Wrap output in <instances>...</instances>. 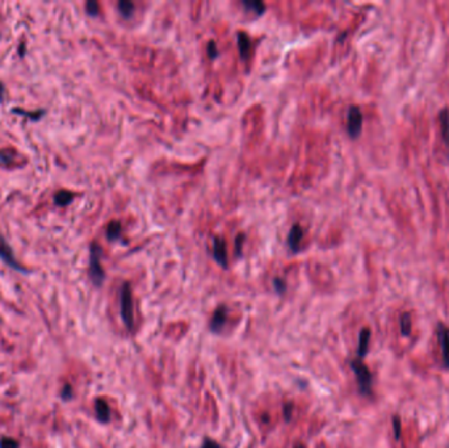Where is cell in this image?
Segmentation results:
<instances>
[{
    "mask_svg": "<svg viewBox=\"0 0 449 448\" xmlns=\"http://www.w3.org/2000/svg\"><path fill=\"white\" fill-rule=\"evenodd\" d=\"M120 234H121V225H120V222L117 221L110 222V224L108 225V227H106V236H108V240L110 241L117 240L120 236Z\"/></svg>",
    "mask_w": 449,
    "mask_h": 448,
    "instance_id": "16",
    "label": "cell"
},
{
    "mask_svg": "<svg viewBox=\"0 0 449 448\" xmlns=\"http://www.w3.org/2000/svg\"><path fill=\"white\" fill-rule=\"evenodd\" d=\"M302 236H303L302 227L299 226V225H294V226L290 229L289 236H288V243H289V247L293 250V251H298L299 250V243L302 241Z\"/></svg>",
    "mask_w": 449,
    "mask_h": 448,
    "instance_id": "11",
    "label": "cell"
},
{
    "mask_svg": "<svg viewBox=\"0 0 449 448\" xmlns=\"http://www.w3.org/2000/svg\"><path fill=\"white\" fill-rule=\"evenodd\" d=\"M213 255L214 259L218 261V265H221L222 267H228V256H226V245H225V241L219 236H215L213 240Z\"/></svg>",
    "mask_w": 449,
    "mask_h": 448,
    "instance_id": "8",
    "label": "cell"
},
{
    "mask_svg": "<svg viewBox=\"0 0 449 448\" xmlns=\"http://www.w3.org/2000/svg\"><path fill=\"white\" fill-rule=\"evenodd\" d=\"M100 259H101V249L99 245L92 243L90 249V277L96 286L101 285L105 279V272L100 263Z\"/></svg>",
    "mask_w": 449,
    "mask_h": 448,
    "instance_id": "2",
    "label": "cell"
},
{
    "mask_svg": "<svg viewBox=\"0 0 449 448\" xmlns=\"http://www.w3.org/2000/svg\"><path fill=\"white\" fill-rule=\"evenodd\" d=\"M399 327H401V333L402 335L407 336L411 333V315L409 313H403L401 315V321H399Z\"/></svg>",
    "mask_w": 449,
    "mask_h": 448,
    "instance_id": "15",
    "label": "cell"
},
{
    "mask_svg": "<svg viewBox=\"0 0 449 448\" xmlns=\"http://www.w3.org/2000/svg\"><path fill=\"white\" fill-rule=\"evenodd\" d=\"M20 444L19 442L13 438H7V436H3V438L0 439V448H19Z\"/></svg>",
    "mask_w": 449,
    "mask_h": 448,
    "instance_id": "19",
    "label": "cell"
},
{
    "mask_svg": "<svg viewBox=\"0 0 449 448\" xmlns=\"http://www.w3.org/2000/svg\"><path fill=\"white\" fill-rule=\"evenodd\" d=\"M95 414L99 422L101 424H109L110 420V408L108 402L104 399L95 400Z\"/></svg>",
    "mask_w": 449,
    "mask_h": 448,
    "instance_id": "9",
    "label": "cell"
},
{
    "mask_svg": "<svg viewBox=\"0 0 449 448\" xmlns=\"http://www.w3.org/2000/svg\"><path fill=\"white\" fill-rule=\"evenodd\" d=\"M369 340H371V330L368 327H364L359 334V346H357V355L360 359H362L368 354Z\"/></svg>",
    "mask_w": 449,
    "mask_h": 448,
    "instance_id": "10",
    "label": "cell"
},
{
    "mask_svg": "<svg viewBox=\"0 0 449 448\" xmlns=\"http://www.w3.org/2000/svg\"><path fill=\"white\" fill-rule=\"evenodd\" d=\"M3 96H4V86L2 84V82H0V101H3Z\"/></svg>",
    "mask_w": 449,
    "mask_h": 448,
    "instance_id": "30",
    "label": "cell"
},
{
    "mask_svg": "<svg viewBox=\"0 0 449 448\" xmlns=\"http://www.w3.org/2000/svg\"><path fill=\"white\" fill-rule=\"evenodd\" d=\"M362 129V113L359 107L352 106L348 109V116H347V131L349 137L357 138L361 133Z\"/></svg>",
    "mask_w": 449,
    "mask_h": 448,
    "instance_id": "4",
    "label": "cell"
},
{
    "mask_svg": "<svg viewBox=\"0 0 449 448\" xmlns=\"http://www.w3.org/2000/svg\"><path fill=\"white\" fill-rule=\"evenodd\" d=\"M13 112L19 113V115H24L25 117H29L31 120H38V118L42 117V115L45 113V111H37V112H25L22 109H13Z\"/></svg>",
    "mask_w": 449,
    "mask_h": 448,
    "instance_id": "20",
    "label": "cell"
},
{
    "mask_svg": "<svg viewBox=\"0 0 449 448\" xmlns=\"http://www.w3.org/2000/svg\"><path fill=\"white\" fill-rule=\"evenodd\" d=\"M133 10H134V4L130 3V2H125V0H122V2H120L119 3L120 13H121L122 16H125V17H129V16L133 13Z\"/></svg>",
    "mask_w": 449,
    "mask_h": 448,
    "instance_id": "18",
    "label": "cell"
},
{
    "mask_svg": "<svg viewBox=\"0 0 449 448\" xmlns=\"http://www.w3.org/2000/svg\"><path fill=\"white\" fill-rule=\"evenodd\" d=\"M238 45H239L240 56L243 58H247L249 54V50H251V40H249L248 36L243 32H239L238 33Z\"/></svg>",
    "mask_w": 449,
    "mask_h": 448,
    "instance_id": "13",
    "label": "cell"
},
{
    "mask_svg": "<svg viewBox=\"0 0 449 448\" xmlns=\"http://www.w3.org/2000/svg\"><path fill=\"white\" fill-rule=\"evenodd\" d=\"M15 159V154H13L12 150L10 149H3L0 150V165L8 166L13 162Z\"/></svg>",
    "mask_w": 449,
    "mask_h": 448,
    "instance_id": "17",
    "label": "cell"
},
{
    "mask_svg": "<svg viewBox=\"0 0 449 448\" xmlns=\"http://www.w3.org/2000/svg\"><path fill=\"white\" fill-rule=\"evenodd\" d=\"M120 314L122 324L129 331L134 329V310H133V295L129 283H124L120 293Z\"/></svg>",
    "mask_w": 449,
    "mask_h": 448,
    "instance_id": "1",
    "label": "cell"
},
{
    "mask_svg": "<svg viewBox=\"0 0 449 448\" xmlns=\"http://www.w3.org/2000/svg\"><path fill=\"white\" fill-rule=\"evenodd\" d=\"M436 335L440 347H441L444 365L449 368V327L444 324H439L436 327Z\"/></svg>",
    "mask_w": 449,
    "mask_h": 448,
    "instance_id": "6",
    "label": "cell"
},
{
    "mask_svg": "<svg viewBox=\"0 0 449 448\" xmlns=\"http://www.w3.org/2000/svg\"><path fill=\"white\" fill-rule=\"evenodd\" d=\"M86 11L90 16H97L99 15V4L96 2H92V0L87 2L86 3Z\"/></svg>",
    "mask_w": 449,
    "mask_h": 448,
    "instance_id": "22",
    "label": "cell"
},
{
    "mask_svg": "<svg viewBox=\"0 0 449 448\" xmlns=\"http://www.w3.org/2000/svg\"><path fill=\"white\" fill-rule=\"evenodd\" d=\"M24 49H25V46H24V44L21 45V49H20L19 47V54L20 56H24Z\"/></svg>",
    "mask_w": 449,
    "mask_h": 448,
    "instance_id": "31",
    "label": "cell"
},
{
    "mask_svg": "<svg viewBox=\"0 0 449 448\" xmlns=\"http://www.w3.org/2000/svg\"><path fill=\"white\" fill-rule=\"evenodd\" d=\"M0 259H2L7 266H10L11 268H13L15 271L22 272V274H26V272H28V270L22 267L19 261H17L15 254H13L12 247L7 243V241L4 240V236L2 235V234H0Z\"/></svg>",
    "mask_w": 449,
    "mask_h": 448,
    "instance_id": "5",
    "label": "cell"
},
{
    "mask_svg": "<svg viewBox=\"0 0 449 448\" xmlns=\"http://www.w3.org/2000/svg\"><path fill=\"white\" fill-rule=\"evenodd\" d=\"M201 448H222V447L218 444V443L215 442V440H213V439L205 438V439H204V442H203V445H201Z\"/></svg>",
    "mask_w": 449,
    "mask_h": 448,
    "instance_id": "26",
    "label": "cell"
},
{
    "mask_svg": "<svg viewBox=\"0 0 449 448\" xmlns=\"http://www.w3.org/2000/svg\"><path fill=\"white\" fill-rule=\"evenodd\" d=\"M61 399L63 401H70L72 399V386L70 384H66L62 388V392H61Z\"/></svg>",
    "mask_w": 449,
    "mask_h": 448,
    "instance_id": "23",
    "label": "cell"
},
{
    "mask_svg": "<svg viewBox=\"0 0 449 448\" xmlns=\"http://www.w3.org/2000/svg\"><path fill=\"white\" fill-rule=\"evenodd\" d=\"M292 409H293V405L292 404H287L284 406L285 420H290V417H292Z\"/></svg>",
    "mask_w": 449,
    "mask_h": 448,
    "instance_id": "27",
    "label": "cell"
},
{
    "mask_svg": "<svg viewBox=\"0 0 449 448\" xmlns=\"http://www.w3.org/2000/svg\"><path fill=\"white\" fill-rule=\"evenodd\" d=\"M208 51H209V56L212 57V58L217 56V46H215V42L210 41L209 46H208Z\"/></svg>",
    "mask_w": 449,
    "mask_h": 448,
    "instance_id": "28",
    "label": "cell"
},
{
    "mask_svg": "<svg viewBox=\"0 0 449 448\" xmlns=\"http://www.w3.org/2000/svg\"><path fill=\"white\" fill-rule=\"evenodd\" d=\"M242 241H243V235H239L237 238V252L238 254H240V247H242Z\"/></svg>",
    "mask_w": 449,
    "mask_h": 448,
    "instance_id": "29",
    "label": "cell"
},
{
    "mask_svg": "<svg viewBox=\"0 0 449 448\" xmlns=\"http://www.w3.org/2000/svg\"><path fill=\"white\" fill-rule=\"evenodd\" d=\"M393 429H394V435H396L397 440L401 439V419H399L398 415H394L393 417Z\"/></svg>",
    "mask_w": 449,
    "mask_h": 448,
    "instance_id": "24",
    "label": "cell"
},
{
    "mask_svg": "<svg viewBox=\"0 0 449 448\" xmlns=\"http://www.w3.org/2000/svg\"><path fill=\"white\" fill-rule=\"evenodd\" d=\"M72 199H74V195H72V192L62 190V191H60V192L55 193V196H54V202H55L58 206H66V205H69L70 202L72 201Z\"/></svg>",
    "mask_w": 449,
    "mask_h": 448,
    "instance_id": "14",
    "label": "cell"
},
{
    "mask_svg": "<svg viewBox=\"0 0 449 448\" xmlns=\"http://www.w3.org/2000/svg\"><path fill=\"white\" fill-rule=\"evenodd\" d=\"M294 448H306V447L302 444V443H298V444L294 445Z\"/></svg>",
    "mask_w": 449,
    "mask_h": 448,
    "instance_id": "32",
    "label": "cell"
},
{
    "mask_svg": "<svg viewBox=\"0 0 449 448\" xmlns=\"http://www.w3.org/2000/svg\"><path fill=\"white\" fill-rule=\"evenodd\" d=\"M273 285L277 293H284L285 289H287V284H285L284 280H281V279H274Z\"/></svg>",
    "mask_w": 449,
    "mask_h": 448,
    "instance_id": "25",
    "label": "cell"
},
{
    "mask_svg": "<svg viewBox=\"0 0 449 448\" xmlns=\"http://www.w3.org/2000/svg\"><path fill=\"white\" fill-rule=\"evenodd\" d=\"M226 320H228V308L223 305L218 306L213 313L212 318H210V331L214 334H218L219 331H222L225 324H226Z\"/></svg>",
    "mask_w": 449,
    "mask_h": 448,
    "instance_id": "7",
    "label": "cell"
},
{
    "mask_svg": "<svg viewBox=\"0 0 449 448\" xmlns=\"http://www.w3.org/2000/svg\"><path fill=\"white\" fill-rule=\"evenodd\" d=\"M439 120L440 124H441V134H443V140L446 143V146L449 149V111L448 109H443L441 112L439 113Z\"/></svg>",
    "mask_w": 449,
    "mask_h": 448,
    "instance_id": "12",
    "label": "cell"
},
{
    "mask_svg": "<svg viewBox=\"0 0 449 448\" xmlns=\"http://www.w3.org/2000/svg\"><path fill=\"white\" fill-rule=\"evenodd\" d=\"M244 6L246 7H248V8H252L254 11H255V12H258L259 13V15H262L263 12H264V4L263 3H260V2H244Z\"/></svg>",
    "mask_w": 449,
    "mask_h": 448,
    "instance_id": "21",
    "label": "cell"
},
{
    "mask_svg": "<svg viewBox=\"0 0 449 448\" xmlns=\"http://www.w3.org/2000/svg\"><path fill=\"white\" fill-rule=\"evenodd\" d=\"M351 368L355 374L357 385L361 394L369 396L372 393V374L369 368L360 359L351 361Z\"/></svg>",
    "mask_w": 449,
    "mask_h": 448,
    "instance_id": "3",
    "label": "cell"
}]
</instances>
